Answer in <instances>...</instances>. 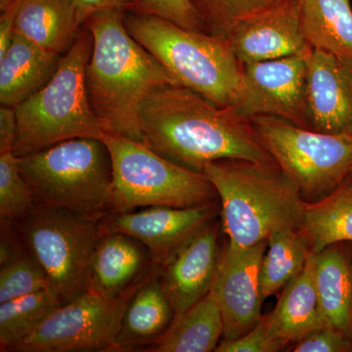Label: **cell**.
<instances>
[{"label": "cell", "instance_id": "6da1fadb", "mask_svg": "<svg viewBox=\"0 0 352 352\" xmlns=\"http://www.w3.org/2000/svg\"><path fill=\"white\" fill-rule=\"evenodd\" d=\"M140 126L146 146L196 173L224 159L276 164L251 120L182 85H161L150 92L141 105Z\"/></svg>", "mask_w": 352, "mask_h": 352}, {"label": "cell", "instance_id": "7a4b0ae2", "mask_svg": "<svg viewBox=\"0 0 352 352\" xmlns=\"http://www.w3.org/2000/svg\"><path fill=\"white\" fill-rule=\"evenodd\" d=\"M124 13L120 9L100 11L83 24L94 38L85 85L92 110L109 131L145 144L140 126L143 101L155 88L178 83L129 34Z\"/></svg>", "mask_w": 352, "mask_h": 352}, {"label": "cell", "instance_id": "3957f363", "mask_svg": "<svg viewBox=\"0 0 352 352\" xmlns=\"http://www.w3.org/2000/svg\"><path fill=\"white\" fill-rule=\"evenodd\" d=\"M203 175L217 190L228 245L243 249L302 224L300 189L277 164L224 159L206 164Z\"/></svg>", "mask_w": 352, "mask_h": 352}, {"label": "cell", "instance_id": "277c9868", "mask_svg": "<svg viewBox=\"0 0 352 352\" xmlns=\"http://www.w3.org/2000/svg\"><path fill=\"white\" fill-rule=\"evenodd\" d=\"M94 50L85 28L62 56L54 75L43 88L16 106L17 129L13 154L20 157L69 139H101L110 131L88 100L85 73Z\"/></svg>", "mask_w": 352, "mask_h": 352}, {"label": "cell", "instance_id": "5b68a950", "mask_svg": "<svg viewBox=\"0 0 352 352\" xmlns=\"http://www.w3.org/2000/svg\"><path fill=\"white\" fill-rule=\"evenodd\" d=\"M124 21L132 38L161 62L178 85L221 107L231 105L242 65L226 41L151 14L131 11L124 13Z\"/></svg>", "mask_w": 352, "mask_h": 352}, {"label": "cell", "instance_id": "8992f818", "mask_svg": "<svg viewBox=\"0 0 352 352\" xmlns=\"http://www.w3.org/2000/svg\"><path fill=\"white\" fill-rule=\"evenodd\" d=\"M17 159L36 204L94 217L111 214L112 160L101 139H69Z\"/></svg>", "mask_w": 352, "mask_h": 352}, {"label": "cell", "instance_id": "52a82bcc", "mask_svg": "<svg viewBox=\"0 0 352 352\" xmlns=\"http://www.w3.org/2000/svg\"><path fill=\"white\" fill-rule=\"evenodd\" d=\"M101 140L112 160L111 214L159 206L198 207L219 199L203 173L173 163L143 143L111 131L104 132Z\"/></svg>", "mask_w": 352, "mask_h": 352}, {"label": "cell", "instance_id": "ba28073f", "mask_svg": "<svg viewBox=\"0 0 352 352\" xmlns=\"http://www.w3.org/2000/svg\"><path fill=\"white\" fill-rule=\"evenodd\" d=\"M102 219L36 204L10 224L64 303L89 289L90 263L95 245L104 235Z\"/></svg>", "mask_w": 352, "mask_h": 352}, {"label": "cell", "instance_id": "9c48e42d", "mask_svg": "<svg viewBox=\"0 0 352 352\" xmlns=\"http://www.w3.org/2000/svg\"><path fill=\"white\" fill-rule=\"evenodd\" d=\"M251 120L305 201L321 200L352 175V136L324 133L272 116Z\"/></svg>", "mask_w": 352, "mask_h": 352}, {"label": "cell", "instance_id": "30bf717a", "mask_svg": "<svg viewBox=\"0 0 352 352\" xmlns=\"http://www.w3.org/2000/svg\"><path fill=\"white\" fill-rule=\"evenodd\" d=\"M145 275L117 298H105L90 289L76 296L56 308L13 351H119L122 317Z\"/></svg>", "mask_w": 352, "mask_h": 352}, {"label": "cell", "instance_id": "8fae6325", "mask_svg": "<svg viewBox=\"0 0 352 352\" xmlns=\"http://www.w3.org/2000/svg\"><path fill=\"white\" fill-rule=\"evenodd\" d=\"M307 55L242 65L231 105L247 119L272 116L308 127Z\"/></svg>", "mask_w": 352, "mask_h": 352}, {"label": "cell", "instance_id": "7c38bea8", "mask_svg": "<svg viewBox=\"0 0 352 352\" xmlns=\"http://www.w3.org/2000/svg\"><path fill=\"white\" fill-rule=\"evenodd\" d=\"M217 201L192 208L148 207L102 219L103 233L126 234L140 241L155 265H164L217 217Z\"/></svg>", "mask_w": 352, "mask_h": 352}, {"label": "cell", "instance_id": "4fadbf2b", "mask_svg": "<svg viewBox=\"0 0 352 352\" xmlns=\"http://www.w3.org/2000/svg\"><path fill=\"white\" fill-rule=\"evenodd\" d=\"M267 240L243 249L227 244L221 254L212 291L222 319L223 340H235L261 320V267Z\"/></svg>", "mask_w": 352, "mask_h": 352}, {"label": "cell", "instance_id": "5bb4252c", "mask_svg": "<svg viewBox=\"0 0 352 352\" xmlns=\"http://www.w3.org/2000/svg\"><path fill=\"white\" fill-rule=\"evenodd\" d=\"M226 43L241 65L307 55L312 50L303 32L300 0H279L241 21Z\"/></svg>", "mask_w": 352, "mask_h": 352}, {"label": "cell", "instance_id": "9a60e30c", "mask_svg": "<svg viewBox=\"0 0 352 352\" xmlns=\"http://www.w3.org/2000/svg\"><path fill=\"white\" fill-rule=\"evenodd\" d=\"M308 127L352 136V63L312 48L307 55Z\"/></svg>", "mask_w": 352, "mask_h": 352}, {"label": "cell", "instance_id": "2e32d148", "mask_svg": "<svg viewBox=\"0 0 352 352\" xmlns=\"http://www.w3.org/2000/svg\"><path fill=\"white\" fill-rule=\"evenodd\" d=\"M220 258L219 226L214 219L160 267V278L175 317L208 295L214 286Z\"/></svg>", "mask_w": 352, "mask_h": 352}, {"label": "cell", "instance_id": "e0dca14e", "mask_svg": "<svg viewBox=\"0 0 352 352\" xmlns=\"http://www.w3.org/2000/svg\"><path fill=\"white\" fill-rule=\"evenodd\" d=\"M148 263L151 254L140 241L124 233H105L95 245L88 289L117 298L154 265L149 268Z\"/></svg>", "mask_w": 352, "mask_h": 352}, {"label": "cell", "instance_id": "ac0fdd59", "mask_svg": "<svg viewBox=\"0 0 352 352\" xmlns=\"http://www.w3.org/2000/svg\"><path fill=\"white\" fill-rule=\"evenodd\" d=\"M175 317L164 291L160 267L153 265L127 303L118 336V351L151 346L170 328Z\"/></svg>", "mask_w": 352, "mask_h": 352}, {"label": "cell", "instance_id": "d6986e66", "mask_svg": "<svg viewBox=\"0 0 352 352\" xmlns=\"http://www.w3.org/2000/svg\"><path fill=\"white\" fill-rule=\"evenodd\" d=\"M62 55L44 50L15 32L8 50L0 57V103L15 108L46 85Z\"/></svg>", "mask_w": 352, "mask_h": 352}, {"label": "cell", "instance_id": "ffe728a7", "mask_svg": "<svg viewBox=\"0 0 352 352\" xmlns=\"http://www.w3.org/2000/svg\"><path fill=\"white\" fill-rule=\"evenodd\" d=\"M311 254L324 321L352 339V256L346 243H336Z\"/></svg>", "mask_w": 352, "mask_h": 352}, {"label": "cell", "instance_id": "44dd1931", "mask_svg": "<svg viewBox=\"0 0 352 352\" xmlns=\"http://www.w3.org/2000/svg\"><path fill=\"white\" fill-rule=\"evenodd\" d=\"M263 317L272 335L286 346L327 326L315 287L311 252L300 274L285 287L273 311Z\"/></svg>", "mask_w": 352, "mask_h": 352}, {"label": "cell", "instance_id": "7402d4cb", "mask_svg": "<svg viewBox=\"0 0 352 352\" xmlns=\"http://www.w3.org/2000/svg\"><path fill=\"white\" fill-rule=\"evenodd\" d=\"M80 27L73 0H21L16 15V32L59 55L75 43Z\"/></svg>", "mask_w": 352, "mask_h": 352}, {"label": "cell", "instance_id": "603a6c76", "mask_svg": "<svg viewBox=\"0 0 352 352\" xmlns=\"http://www.w3.org/2000/svg\"><path fill=\"white\" fill-rule=\"evenodd\" d=\"M221 337H223V319L212 289L186 311L175 317L168 331L145 351H215Z\"/></svg>", "mask_w": 352, "mask_h": 352}, {"label": "cell", "instance_id": "cb8c5ba5", "mask_svg": "<svg viewBox=\"0 0 352 352\" xmlns=\"http://www.w3.org/2000/svg\"><path fill=\"white\" fill-rule=\"evenodd\" d=\"M298 230L314 254L352 242V175L321 200L305 201Z\"/></svg>", "mask_w": 352, "mask_h": 352}, {"label": "cell", "instance_id": "d4e9b609", "mask_svg": "<svg viewBox=\"0 0 352 352\" xmlns=\"http://www.w3.org/2000/svg\"><path fill=\"white\" fill-rule=\"evenodd\" d=\"M303 32L310 47L352 63L351 0H300Z\"/></svg>", "mask_w": 352, "mask_h": 352}, {"label": "cell", "instance_id": "484cf974", "mask_svg": "<svg viewBox=\"0 0 352 352\" xmlns=\"http://www.w3.org/2000/svg\"><path fill=\"white\" fill-rule=\"evenodd\" d=\"M50 288L41 264L16 237L11 226H1L0 303Z\"/></svg>", "mask_w": 352, "mask_h": 352}, {"label": "cell", "instance_id": "4316f807", "mask_svg": "<svg viewBox=\"0 0 352 352\" xmlns=\"http://www.w3.org/2000/svg\"><path fill=\"white\" fill-rule=\"evenodd\" d=\"M261 267V292L263 300L293 281L305 268L310 251L298 229L271 233Z\"/></svg>", "mask_w": 352, "mask_h": 352}, {"label": "cell", "instance_id": "83f0119b", "mask_svg": "<svg viewBox=\"0 0 352 352\" xmlns=\"http://www.w3.org/2000/svg\"><path fill=\"white\" fill-rule=\"evenodd\" d=\"M63 303L51 288L0 303V351H13Z\"/></svg>", "mask_w": 352, "mask_h": 352}, {"label": "cell", "instance_id": "f1b7e54d", "mask_svg": "<svg viewBox=\"0 0 352 352\" xmlns=\"http://www.w3.org/2000/svg\"><path fill=\"white\" fill-rule=\"evenodd\" d=\"M207 32L226 41L241 21L279 0H189Z\"/></svg>", "mask_w": 352, "mask_h": 352}, {"label": "cell", "instance_id": "f546056e", "mask_svg": "<svg viewBox=\"0 0 352 352\" xmlns=\"http://www.w3.org/2000/svg\"><path fill=\"white\" fill-rule=\"evenodd\" d=\"M34 194L12 151L0 153V220L8 226L36 206Z\"/></svg>", "mask_w": 352, "mask_h": 352}, {"label": "cell", "instance_id": "4dcf8cb0", "mask_svg": "<svg viewBox=\"0 0 352 352\" xmlns=\"http://www.w3.org/2000/svg\"><path fill=\"white\" fill-rule=\"evenodd\" d=\"M127 10L151 14L190 31L208 34L189 0H135Z\"/></svg>", "mask_w": 352, "mask_h": 352}, {"label": "cell", "instance_id": "1f68e13d", "mask_svg": "<svg viewBox=\"0 0 352 352\" xmlns=\"http://www.w3.org/2000/svg\"><path fill=\"white\" fill-rule=\"evenodd\" d=\"M286 346L270 332L265 319L261 320L249 333L235 340H223L219 342L217 352H276Z\"/></svg>", "mask_w": 352, "mask_h": 352}, {"label": "cell", "instance_id": "d6a6232c", "mask_svg": "<svg viewBox=\"0 0 352 352\" xmlns=\"http://www.w3.org/2000/svg\"><path fill=\"white\" fill-rule=\"evenodd\" d=\"M295 352H351L352 339L336 329L322 327L296 342Z\"/></svg>", "mask_w": 352, "mask_h": 352}, {"label": "cell", "instance_id": "836d02e7", "mask_svg": "<svg viewBox=\"0 0 352 352\" xmlns=\"http://www.w3.org/2000/svg\"><path fill=\"white\" fill-rule=\"evenodd\" d=\"M80 25L95 13L110 9L127 10L135 0H73Z\"/></svg>", "mask_w": 352, "mask_h": 352}, {"label": "cell", "instance_id": "e575fe53", "mask_svg": "<svg viewBox=\"0 0 352 352\" xmlns=\"http://www.w3.org/2000/svg\"><path fill=\"white\" fill-rule=\"evenodd\" d=\"M17 129L15 109L0 107V153L12 151Z\"/></svg>", "mask_w": 352, "mask_h": 352}, {"label": "cell", "instance_id": "d590c367", "mask_svg": "<svg viewBox=\"0 0 352 352\" xmlns=\"http://www.w3.org/2000/svg\"><path fill=\"white\" fill-rule=\"evenodd\" d=\"M21 0H17L6 10L1 11L0 17V57L8 50L15 34V20Z\"/></svg>", "mask_w": 352, "mask_h": 352}, {"label": "cell", "instance_id": "8d00e7d4", "mask_svg": "<svg viewBox=\"0 0 352 352\" xmlns=\"http://www.w3.org/2000/svg\"><path fill=\"white\" fill-rule=\"evenodd\" d=\"M16 1H17V0H0V10H6L9 6L15 3Z\"/></svg>", "mask_w": 352, "mask_h": 352}, {"label": "cell", "instance_id": "74e56055", "mask_svg": "<svg viewBox=\"0 0 352 352\" xmlns=\"http://www.w3.org/2000/svg\"><path fill=\"white\" fill-rule=\"evenodd\" d=\"M347 249H349V254H351V256H352V242H347L346 243Z\"/></svg>", "mask_w": 352, "mask_h": 352}]
</instances>
